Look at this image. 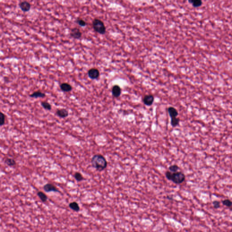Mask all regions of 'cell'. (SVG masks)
Wrapping results in <instances>:
<instances>
[{
  "label": "cell",
  "mask_w": 232,
  "mask_h": 232,
  "mask_svg": "<svg viewBox=\"0 0 232 232\" xmlns=\"http://www.w3.org/2000/svg\"><path fill=\"white\" fill-rule=\"evenodd\" d=\"M224 205L227 207H231L232 206V201L229 199H225L222 201Z\"/></svg>",
  "instance_id": "24"
},
{
  "label": "cell",
  "mask_w": 232,
  "mask_h": 232,
  "mask_svg": "<svg viewBox=\"0 0 232 232\" xmlns=\"http://www.w3.org/2000/svg\"><path fill=\"white\" fill-rule=\"evenodd\" d=\"M165 176L168 180L177 184L183 183L186 179V175L182 171L172 173L170 171H166Z\"/></svg>",
  "instance_id": "2"
},
{
  "label": "cell",
  "mask_w": 232,
  "mask_h": 232,
  "mask_svg": "<svg viewBox=\"0 0 232 232\" xmlns=\"http://www.w3.org/2000/svg\"><path fill=\"white\" fill-rule=\"evenodd\" d=\"M168 169L171 172L175 173L178 172V170L179 169V168L177 165H170Z\"/></svg>",
  "instance_id": "21"
},
{
  "label": "cell",
  "mask_w": 232,
  "mask_h": 232,
  "mask_svg": "<svg viewBox=\"0 0 232 232\" xmlns=\"http://www.w3.org/2000/svg\"><path fill=\"white\" fill-rule=\"evenodd\" d=\"M93 27L96 32L104 35L106 32V28L104 22L99 19L95 18L92 22Z\"/></svg>",
  "instance_id": "3"
},
{
  "label": "cell",
  "mask_w": 232,
  "mask_h": 232,
  "mask_svg": "<svg viewBox=\"0 0 232 232\" xmlns=\"http://www.w3.org/2000/svg\"><path fill=\"white\" fill-rule=\"evenodd\" d=\"M60 87L61 91L64 92H69L73 89L72 86L68 83H62L60 84Z\"/></svg>",
  "instance_id": "11"
},
{
  "label": "cell",
  "mask_w": 232,
  "mask_h": 232,
  "mask_svg": "<svg viewBox=\"0 0 232 232\" xmlns=\"http://www.w3.org/2000/svg\"><path fill=\"white\" fill-rule=\"evenodd\" d=\"M74 177L75 180L78 182H82L84 179L82 175L81 174V173L79 172H75L74 175Z\"/></svg>",
  "instance_id": "17"
},
{
  "label": "cell",
  "mask_w": 232,
  "mask_h": 232,
  "mask_svg": "<svg viewBox=\"0 0 232 232\" xmlns=\"http://www.w3.org/2000/svg\"><path fill=\"white\" fill-rule=\"evenodd\" d=\"M88 74L91 79H96L100 77V72L97 68H93L88 70Z\"/></svg>",
  "instance_id": "4"
},
{
  "label": "cell",
  "mask_w": 232,
  "mask_h": 232,
  "mask_svg": "<svg viewBox=\"0 0 232 232\" xmlns=\"http://www.w3.org/2000/svg\"><path fill=\"white\" fill-rule=\"evenodd\" d=\"M37 196L39 198H40V200L43 202H46L48 200V197L42 191H39L37 193Z\"/></svg>",
  "instance_id": "16"
},
{
  "label": "cell",
  "mask_w": 232,
  "mask_h": 232,
  "mask_svg": "<svg viewBox=\"0 0 232 232\" xmlns=\"http://www.w3.org/2000/svg\"><path fill=\"white\" fill-rule=\"evenodd\" d=\"M29 96L32 98H44L46 96V94L42 92L41 91H37L29 95Z\"/></svg>",
  "instance_id": "13"
},
{
  "label": "cell",
  "mask_w": 232,
  "mask_h": 232,
  "mask_svg": "<svg viewBox=\"0 0 232 232\" xmlns=\"http://www.w3.org/2000/svg\"><path fill=\"white\" fill-rule=\"evenodd\" d=\"M76 23H77L79 26L81 27H84L86 25L87 23L85 21L82 19L80 18H78L75 21Z\"/></svg>",
  "instance_id": "23"
},
{
  "label": "cell",
  "mask_w": 232,
  "mask_h": 232,
  "mask_svg": "<svg viewBox=\"0 0 232 232\" xmlns=\"http://www.w3.org/2000/svg\"><path fill=\"white\" fill-rule=\"evenodd\" d=\"M56 115L59 118H65L69 115V111L66 109H57L56 111Z\"/></svg>",
  "instance_id": "9"
},
{
  "label": "cell",
  "mask_w": 232,
  "mask_h": 232,
  "mask_svg": "<svg viewBox=\"0 0 232 232\" xmlns=\"http://www.w3.org/2000/svg\"><path fill=\"white\" fill-rule=\"evenodd\" d=\"M179 121H180V119L179 118H171V120H170V124L172 127L175 128L179 125Z\"/></svg>",
  "instance_id": "19"
},
{
  "label": "cell",
  "mask_w": 232,
  "mask_h": 232,
  "mask_svg": "<svg viewBox=\"0 0 232 232\" xmlns=\"http://www.w3.org/2000/svg\"><path fill=\"white\" fill-rule=\"evenodd\" d=\"M4 163L6 165L10 166V167L14 166L16 164V162L15 161L13 158H6L4 161Z\"/></svg>",
  "instance_id": "14"
},
{
  "label": "cell",
  "mask_w": 232,
  "mask_h": 232,
  "mask_svg": "<svg viewBox=\"0 0 232 232\" xmlns=\"http://www.w3.org/2000/svg\"><path fill=\"white\" fill-rule=\"evenodd\" d=\"M111 93L114 97H119L122 93V89L119 85H114L111 89Z\"/></svg>",
  "instance_id": "10"
},
{
  "label": "cell",
  "mask_w": 232,
  "mask_h": 232,
  "mask_svg": "<svg viewBox=\"0 0 232 232\" xmlns=\"http://www.w3.org/2000/svg\"><path fill=\"white\" fill-rule=\"evenodd\" d=\"M41 105L45 110H46L50 111L52 109V106L50 104L47 102H41Z\"/></svg>",
  "instance_id": "18"
},
{
  "label": "cell",
  "mask_w": 232,
  "mask_h": 232,
  "mask_svg": "<svg viewBox=\"0 0 232 232\" xmlns=\"http://www.w3.org/2000/svg\"><path fill=\"white\" fill-rule=\"evenodd\" d=\"M168 112L169 116L171 118H177L179 115L178 111L177 109L173 107H170L168 109Z\"/></svg>",
  "instance_id": "12"
},
{
  "label": "cell",
  "mask_w": 232,
  "mask_h": 232,
  "mask_svg": "<svg viewBox=\"0 0 232 232\" xmlns=\"http://www.w3.org/2000/svg\"><path fill=\"white\" fill-rule=\"evenodd\" d=\"M213 207L214 209H219L220 207V203L218 201L215 200L213 202Z\"/></svg>",
  "instance_id": "25"
},
{
  "label": "cell",
  "mask_w": 232,
  "mask_h": 232,
  "mask_svg": "<svg viewBox=\"0 0 232 232\" xmlns=\"http://www.w3.org/2000/svg\"><path fill=\"white\" fill-rule=\"evenodd\" d=\"M6 115L2 112L0 113V126L1 127L4 126L6 122Z\"/></svg>",
  "instance_id": "20"
},
{
  "label": "cell",
  "mask_w": 232,
  "mask_h": 232,
  "mask_svg": "<svg viewBox=\"0 0 232 232\" xmlns=\"http://www.w3.org/2000/svg\"><path fill=\"white\" fill-rule=\"evenodd\" d=\"M189 2L191 3L194 7H199L202 4L201 1L200 0H195V1H189Z\"/></svg>",
  "instance_id": "22"
},
{
  "label": "cell",
  "mask_w": 232,
  "mask_h": 232,
  "mask_svg": "<svg viewBox=\"0 0 232 232\" xmlns=\"http://www.w3.org/2000/svg\"><path fill=\"white\" fill-rule=\"evenodd\" d=\"M92 165L97 171H102L104 170L107 166V161L104 156L100 154L93 156L91 160Z\"/></svg>",
  "instance_id": "1"
},
{
  "label": "cell",
  "mask_w": 232,
  "mask_h": 232,
  "mask_svg": "<svg viewBox=\"0 0 232 232\" xmlns=\"http://www.w3.org/2000/svg\"><path fill=\"white\" fill-rule=\"evenodd\" d=\"M43 189L46 192L49 193L50 192H60V191L56 188V187L54 186V184L50 183H47L45 184V186H43Z\"/></svg>",
  "instance_id": "7"
},
{
  "label": "cell",
  "mask_w": 232,
  "mask_h": 232,
  "mask_svg": "<svg viewBox=\"0 0 232 232\" xmlns=\"http://www.w3.org/2000/svg\"><path fill=\"white\" fill-rule=\"evenodd\" d=\"M69 207L74 211L79 212L80 210L79 205L76 202H72L69 204Z\"/></svg>",
  "instance_id": "15"
},
{
  "label": "cell",
  "mask_w": 232,
  "mask_h": 232,
  "mask_svg": "<svg viewBox=\"0 0 232 232\" xmlns=\"http://www.w3.org/2000/svg\"><path fill=\"white\" fill-rule=\"evenodd\" d=\"M142 101L145 105L151 106L152 105L154 101V97L151 94L146 95L143 97Z\"/></svg>",
  "instance_id": "6"
},
{
  "label": "cell",
  "mask_w": 232,
  "mask_h": 232,
  "mask_svg": "<svg viewBox=\"0 0 232 232\" xmlns=\"http://www.w3.org/2000/svg\"><path fill=\"white\" fill-rule=\"evenodd\" d=\"M70 35L74 39H79L82 36V33L78 28L74 27L71 29Z\"/></svg>",
  "instance_id": "5"
},
{
  "label": "cell",
  "mask_w": 232,
  "mask_h": 232,
  "mask_svg": "<svg viewBox=\"0 0 232 232\" xmlns=\"http://www.w3.org/2000/svg\"><path fill=\"white\" fill-rule=\"evenodd\" d=\"M19 6L22 11L27 12L31 9V4L28 1H23L19 3Z\"/></svg>",
  "instance_id": "8"
}]
</instances>
